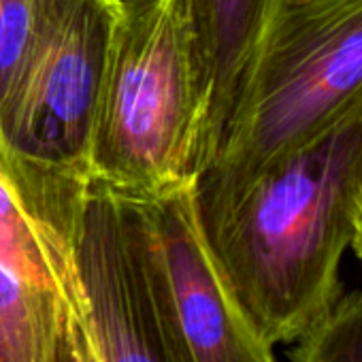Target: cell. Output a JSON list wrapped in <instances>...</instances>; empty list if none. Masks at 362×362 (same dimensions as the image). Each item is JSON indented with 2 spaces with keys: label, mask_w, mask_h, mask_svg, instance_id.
<instances>
[{
  "label": "cell",
  "mask_w": 362,
  "mask_h": 362,
  "mask_svg": "<svg viewBox=\"0 0 362 362\" xmlns=\"http://www.w3.org/2000/svg\"><path fill=\"white\" fill-rule=\"evenodd\" d=\"M211 77L194 0H117L88 149L124 201L197 188L211 158Z\"/></svg>",
  "instance_id": "7a4b0ae2"
},
{
  "label": "cell",
  "mask_w": 362,
  "mask_h": 362,
  "mask_svg": "<svg viewBox=\"0 0 362 362\" xmlns=\"http://www.w3.org/2000/svg\"><path fill=\"white\" fill-rule=\"evenodd\" d=\"M77 267L103 362H184L168 330L132 205L88 186Z\"/></svg>",
  "instance_id": "8992f818"
},
{
  "label": "cell",
  "mask_w": 362,
  "mask_h": 362,
  "mask_svg": "<svg viewBox=\"0 0 362 362\" xmlns=\"http://www.w3.org/2000/svg\"><path fill=\"white\" fill-rule=\"evenodd\" d=\"M362 90V0L279 5L197 192H230L317 132Z\"/></svg>",
  "instance_id": "3957f363"
},
{
  "label": "cell",
  "mask_w": 362,
  "mask_h": 362,
  "mask_svg": "<svg viewBox=\"0 0 362 362\" xmlns=\"http://www.w3.org/2000/svg\"><path fill=\"white\" fill-rule=\"evenodd\" d=\"M117 0H37L26 54L0 105V143L88 175L94 111Z\"/></svg>",
  "instance_id": "277c9868"
},
{
  "label": "cell",
  "mask_w": 362,
  "mask_h": 362,
  "mask_svg": "<svg viewBox=\"0 0 362 362\" xmlns=\"http://www.w3.org/2000/svg\"><path fill=\"white\" fill-rule=\"evenodd\" d=\"M351 250L356 252V256H358V260H360V264H362V222H360V226H358V233H356V239H354Z\"/></svg>",
  "instance_id": "7c38bea8"
},
{
  "label": "cell",
  "mask_w": 362,
  "mask_h": 362,
  "mask_svg": "<svg viewBox=\"0 0 362 362\" xmlns=\"http://www.w3.org/2000/svg\"><path fill=\"white\" fill-rule=\"evenodd\" d=\"M37 20V0H0V105L26 54Z\"/></svg>",
  "instance_id": "30bf717a"
},
{
  "label": "cell",
  "mask_w": 362,
  "mask_h": 362,
  "mask_svg": "<svg viewBox=\"0 0 362 362\" xmlns=\"http://www.w3.org/2000/svg\"><path fill=\"white\" fill-rule=\"evenodd\" d=\"M64 307L0 264V362H54Z\"/></svg>",
  "instance_id": "9c48e42d"
},
{
  "label": "cell",
  "mask_w": 362,
  "mask_h": 362,
  "mask_svg": "<svg viewBox=\"0 0 362 362\" xmlns=\"http://www.w3.org/2000/svg\"><path fill=\"white\" fill-rule=\"evenodd\" d=\"M288 3H305V0H288Z\"/></svg>",
  "instance_id": "4fadbf2b"
},
{
  "label": "cell",
  "mask_w": 362,
  "mask_h": 362,
  "mask_svg": "<svg viewBox=\"0 0 362 362\" xmlns=\"http://www.w3.org/2000/svg\"><path fill=\"white\" fill-rule=\"evenodd\" d=\"M151 279L184 362H275L220 275L203 239L194 188L151 201H128Z\"/></svg>",
  "instance_id": "5b68a950"
},
{
  "label": "cell",
  "mask_w": 362,
  "mask_h": 362,
  "mask_svg": "<svg viewBox=\"0 0 362 362\" xmlns=\"http://www.w3.org/2000/svg\"><path fill=\"white\" fill-rule=\"evenodd\" d=\"M209 254L256 330L292 345L343 294L362 222V90L317 132L222 194L194 190Z\"/></svg>",
  "instance_id": "6da1fadb"
},
{
  "label": "cell",
  "mask_w": 362,
  "mask_h": 362,
  "mask_svg": "<svg viewBox=\"0 0 362 362\" xmlns=\"http://www.w3.org/2000/svg\"><path fill=\"white\" fill-rule=\"evenodd\" d=\"M277 5L279 0H194L211 77V156Z\"/></svg>",
  "instance_id": "ba28073f"
},
{
  "label": "cell",
  "mask_w": 362,
  "mask_h": 362,
  "mask_svg": "<svg viewBox=\"0 0 362 362\" xmlns=\"http://www.w3.org/2000/svg\"><path fill=\"white\" fill-rule=\"evenodd\" d=\"M54 362H103L88 313L79 315L71 307H64L58 328Z\"/></svg>",
  "instance_id": "8fae6325"
},
{
  "label": "cell",
  "mask_w": 362,
  "mask_h": 362,
  "mask_svg": "<svg viewBox=\"0 0 362 362\" xmlns=\"http://www.w3.org/2000/svg\"><path fill=\"white\" fill-rule=\"evenodd\" d=\"M90 177L0 143V264L86 315L77 243Z\"/></svg>",
  "instance_id": "52a82bcc"
}]
</instances>
